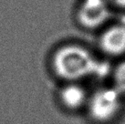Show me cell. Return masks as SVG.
<instances>
[{"label": "cell", "mask_w": 125, "mask_h": 124, "mask_svg": "<svg viewBox=\"0 0 125 124\" xmlns=\"http://www.w3.org/2000/svg\"><path fill=\"white\" fill-rule=\"evenodd\" d=\"M108 17L109 10L104 0H83L77 12L79 23L88 29L101 27Z\"/></svg>", "instance_id": "obj_3"}, {"label": "cell", "mask_w": 125, "mask_h": 124, "mask_svg": "<svg viewBox=\"0 0 125 124\" xmlns=\"http://www.w3.org/2000/svg\"><path fill=\"white\" fill-rule=\"evenodd\" d=\"M102 51L111 56L122 55L125 52V26L117 25L108 28L100 38Z\"/></svg>", "instance_id": "obj_4"}, {"label": "cell", "mask_w": 125, "mask_h": 124, "mask_svg": "<svg viewBox=\"0 0 125 124\" xmlns=\"http://www.w3.org/2000/svg\"><path fill=\"white\" fill-rule=\"evenodd\" d=\"M52 68L57 76L69 81L88 76L104 78L110 72L107 63L97 60L89 50L78 45L59 48L53 56Z\"/></svg>", "instance_id": "obj_1"}, {"label": "cell", "mask_w": 125, "mask_h": 124, "mask_svg": "<svg viewBox=\"0 0 125 124\" xmlns=\"http://www.w3.org/2000/svg\"><path fill=\"white\" fill-rule=\"evenodd\" d=\"M115 5L121 7H125V0H111Z\"/></svg>", "instance_id": "obj_7"}, {"label": "cell", "mask_w": 125, "mask_h": 124, "mask_svg": "<svg viewBox=\"0 0 125 124\" xmlns=\"http://www.w3.org/2000/svg\"><path fill=\"white\" fill-rule=\"evenodd\" d=\"M122 94L115 88H105L98 90L90 98L89 111L91 118L99 122L111 121L121 107Z\"/></svg>", "instance_id": "obj_2"}, {"label": "cell", "mask_w": 125, "mask_h": 124, "mask_svg": "<svg viewBox=\"0 0 125 124\" xmlns=\"http://www.w3.org/2000/svg\"><path fill=\"white\" fill-rule=\"evenodd\" d=\"M59 98L66 108L70 110H77L85 103L86 93L81 87L72 83L63 88L60 91Z\"/></svg>", "instance_id": "obj_5"}, {"label": "cell", "mask_w": 125, "mask_h": 124, "mask_svg": "<svg viewBox=\"0 0 125 124\" xmlns=\"http://www.w3.org/2000/svg\"><path fill=\"white\" fill-rule=\"evenodd\" d=\"M114 87L121 94L125 93V61L117 66L113 72Z\"/></svg>", "instance_id": "obj_6"}]
</instances>
